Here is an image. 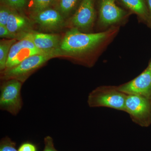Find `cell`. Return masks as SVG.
<instances>
[{
  "mask_svg": "<svg viewBox=\"0 0 151 151\" xmlns=\"http://www.w3.org/2000/svg\"><path fill=\"white\" fill-rule=\"evenodd\" d=\"M12 9L9 6L1 3L0 7V25L6 26Z\"/></svg>",
  "mask_w": 151,
  "mask_h": 151,
  "instance_id": "e0dca14e",
  "label": "cell"
},
{
  "mask_svg": "<svg viewBox=\"0 0 151 151\" xmlns=\"http://www.w3.org/2000/svg\"><path fill=\"white\" fill-rule=\"evenodd\" d=\"M6 26L12 34L17 37H20L29 31V22L19 13L18 11L13 9Z\"/></svg>",
  "mask_w": 151,
  "mask_h": 151,
  "instance_id": "7c38bea8",
  "label": "cell"
},
{
  "mask_svg": "<svg viewBox=\"0 0 151 151\" xmlns=\"http://www.w3.org/2000/svg\"><path fill=\"white\" fill-rule=\"evenodd\" d=\"M58 56H60L59 52H52L30 56L16 66L1 72V79L4 81L16 79L23 83L30 76L49 60Z\"/></svg>",
  "mask_w": 151,
  "mask_h": 151,
  "instance_id": "3957f363",
  "label": "cell"
},
{
  "mask_svg": "<svg viewBox=\"0 0 151 151\" xmlns=\"http://www.w3.org/2000/svg\"><path fill=\"white\" fill-rule=\"evenodd\" d=\"M16 144L9 137L2 138L0 142V151H18L16 148Z\"/></svg>",
  "mask_w": 151,
  "mask_h": 151,
  "instance_id": "ac0fdd59",
  "label": "cell"
},
{
  "mask_svg": "<svg viewBox=\"0 0 151 151\" xmlns=\"http://www.w3.org/2000/svg\"><path fill=\"white\" fill-rule=\"evenodd\" d=\"M23 83L16 79L3 81L0 88V109L16 116L22 108L21 91Z\"/></svg>",
  "mask_w": 151,
  "mask_h": 151,
  "instance_id": "5b68a950",
  "label": "cell"
},
{
  "mask_svg": "<svg viewBox=\"0 0 151 151\" xmlns=\"http://www.w3.org/2000/svg\"><path fill=\"white\" fill-rule=\"evenodd\" d=\"M120 27H114L92 33L70 28L60 41V54L69 57L81 65L92 67L119 34Z\"/></svg>",
  "mask_w": 151,
  "mask_h": 151,
  "instance_id": "6da1fadb",
  "label": "cell"
},
{
  "mask_svg": "<svg viewBox=\"0 0 151 151\" xmlns=\"http://www.w3.org/2000/svg\"><path fill=\"white\" fill-rule=\"evenodd\" d=\"M17 39H3L0 41V71L3 72L6 68L7 60L10 50L14 44L17 41Z\"/></svg>",
  "mask_w": 151,
  "mask_h": 151,
  "instance_id": "9a60e30c",
  "label": "cell"
},
{
  "mask_svg": "<svg viewBox=\"0 0 151 151\" xmlns=\"http://www.w3.org/2000/svg\"><path fill=\"white\" fill-rule=\"evenodd\" d=\"M148 68L150 69V70L151 71V61L150 62V63H149L148 66L147 67Z\"/></svg>",
  "mask_w": 151,
  "mask_h": 151,
  "instance_id": "cb8c5ba5",
  "label": "cell"
},
{
  "mask_svg": "<svg viewBox=\"0 0 151 151\" xmlns=\"http://www.w3.org/2000/svg\"><path fill=\"white\" fill-rule=\"evenodd\" d=\"M27 0H1V3L10 7L11 8L19 11L24 9Z\"/></svg>",
  "mask_w": 151,
  "mask_h": 151,
  "instance_id": "d6986e66",
  "label": "cell"
},
{
  "mask_svg": "<svg viewBox=\"0 0 151 151\" xmlns=\"http://www.w3.org/2000/svg\"><path fill=\"white\" fill-rule=\"evenodd\" d=\"M18 151H37V149L35 146L31 143H25L20 146Z\"/></svg>",
  "mask_w": 151,
  "mask_h": 151,
  "instance_id": "7402d4cb",
  "label": "cell"
},
{
  "mask_svg": "<svg viewBox=\"0 0 151 151\" xmlns=\"http://www.w3.org/2000/svg\"><path fill=\"white\" fill-rule=\"evenodd\" d=\"M117 87L126 94L140 95L151 99V71L147 67L134 78Z\"/></svg>",
  "mask_w": 151,
  "mask_h": 151,
  "instance_id": "9c48e42d",
  "label": "cell"
},
{
  "mask_svg": "<svg viewBox=\"0 0 151 151\" xmlns=\"http://www.w3.org/2000/svg\"><path fill=\"white\" fill-rule=\"evenodd\" d=\"M96 0H81L78 7L68 21L70 28L85 33L93 32L97 20Z\"/></svg>",
  "mask_w": 151,
  "mask_h": 151,
  "instance_id": "8992f818",
  "label": "cell"
},
{
  "mask_svg": "<svg viewBox=\"0 0 151 151\" xmlns=\"http://www.w3.org/2000/svg\"><path fill=\"white\" fill-rule=\"evenodd\" d=\"M97 32L114 27L123 26L131 14L117 4V0H97Z\"/></svg>",
  "mask_w": 151,
  "mask_h": 151,
  "instance_id": "7a4b0ae2",
  "label": "cell"
},
{
  "mask_svg": "<svg viewBox=\"0 0 151 151\" xmlns=\"http://www.w3.org/2000/svg\"><path fill=\"white\" fill-rule=\"evenodd\" d=\"M58 0H31V14L46 9L50 8L55 7Z\"/></svg>",
  "mask_w": 151,
  "mask_h": 151,
  "instance_id": "2e32d148",
  "label": "cell"
},
{
  "mask_svg": "<svg viewBox=\"0 0 151 151\" xmlns=\"http://www.w3.org/2000/svg\"><path fill=\"white\" fill-rule=\"evenodd\" d=\"M26 38L31 41L38 49L45 52H59L60 37L58 35L43 33L29 31L19 38Z\"/></svg>",
  "mask_w": 151,
  "mask_h": 151,
  "instance_id": "8fae6325",
  "label": "cell"
},
{
  "mask_svg": "<svg viewBox=\"0 0 151 151\" xmlns=\"http://www.w3.org/2000/svg\"><path fill=\"white\" fill-rule=\"evenodd\" d=\"M124 112L129 114L135 124L142 127H148L151 124V99L127 94Z\"/></svg>",
  "mask_w": 151,
  "mask_h": 151,
  "instance_id": "52a82bcc",
  "label": "cell"
},
{
  "mask_svg": "<svg viewBox=\"0 0 151 151\" xmlns=\"http://www.w3.org/2000/svg\"><path fill=\"white\" fill-rule=\"evenodd\" d=\"M31 17L41 28L51 31L60 29L65 24V19L55 7L31 14Z\"/></svg>",
  "mask_w": 151,
  "mask_h": 151,
  "instance_id": "30bf717a",
  "label": "cell"
},
{
  "mask_svg": "<svg viewBox=\"0 0 151 151\" xmlns=\"http://www.w3.org/2000/svg\"><path fill=\"white\" fill-rule=\"evenodd\" d=\"M45 52H49L39 49L28 39H19L11 47L5 70L16 66L30 56Z\"/></svg>",
  "mask_w": 151,
  "mask_h": 151,
  "instance_id": "ba28073f",
  "label": "cell"
},
{
  "mask_svg": "<svg viewBox=\"0 0 151 151\" xmlns=\"http://www.w3.org/2000/svg\"><path fill=\"white\" fill-rule=\"evenodd\" d=\"M81 0H58L55 8L64 19L69 18L73 15Z\"/></svg>",
  "mask_w": 151,
  "mask_h": 151,
  "instance_id": "5bb4252c",
  "label": "cell"
},
{
  "mask_svg": "<svg viewBox=\"0 0 151 151\" xmlns=\"http://www.w3.org/2000/svg\"><path fill=\"white\" fill-rule=\"evenodd\" d=\"M44 149L43 151H58L54 146L53 139L50 136H47L44 138Z\"/></svg>",
  "mask_w": 151,
  "mask_h": 151,
  "instance_id": "ffe728a7",
  "label": "cell"
},
{
  "mask_svg": "<svg viewBox=\"0 0 151 151\" xmlns=\"http://www.w3.org/2000/svg\"><path fill=\"white\" fill-rule=\"evenodd\" d=\"M0 37L1 38L9 39H13L17 38V36L12 34L6 26L3 25H0Z\"/></svg>",
  "mask_w": 151,
  "mask_h": 151,
  "instance_id": "44dd1931",
  "label": "cell"
},
{
  "mask_svg": "<svg viewBox=\"0 0 151 151\" xmlns=\"http://www.w3.org/2000/svg\"><path fill=\"white\" fill-rule=\"evenodd\" d=\"M127 11L137 16L140 21L148 23L149 13L145 0H118Z\"/></svg>",
  "mask_w": 151,
  "mask_h": 151,
  "instance_id": "4fadbf2b",
  "label": "cell"
},
{
  "mask_svg": "<svg viewBox=\"0 0 151 151\" xmlns=\"http://www.w3.org/2000/svg\"><path fill=\"white\" fill-rule=\"evenodd\" d=\"M149 13V20L148 25L151 27V0H145Z\"/></svg>",
  "mask_w": 151,
  "mask_h": 151,
  "instance_id": "603a6c76",
  "label": "cell"
},
{
  "mask_svg": "<svg viewBox=\"0 0 151 151\" xmlns=\"http://www.w3.org/2000/svg\"><path fill=\"white\" fill-rule=\"evenodd\" d=\"M127 96L117 86H100L89 93L87 103L90 108L105 107L124 112Z\"/></svg>",
  "mask_w": 151,
  "mask_h": 151,
  "instance_id": "277c9868",
  "label": "cell"
}]
</instances>
